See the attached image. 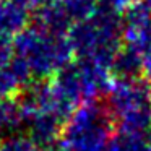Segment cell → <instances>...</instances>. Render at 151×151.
Returning <instances> with one entry per match:
<instances>
[{
  "instance_id": "1",
  "label": "cell",
  "mask_w": 151,
  "mask_h": 151,
  "mask_svg": "<svg viewBox=\"0 0 151 151\" xmlns=\"http://www.w3.org/2000/svg\"><path fill=\"white\" fill-rule=\"evenodd\" d=\"M13 54L28 68L31 78H46L68 63L73 49L63 33L37 23V26L28 28L15 37Z\"/></svg>"
},
{
  "instance_id": "2",
  "label": "cell",
  "mask_w": 151,
  "mask_h": 151,
  "mask_svg": "<svg viewBox=\"0 0 151 151\" xmlns=\"http://www.w3.org/2000/svg\"><path fill=\"white\" fill-rule=\"evenodd\" d=\"M115 122L107 107L86 102L62 130L63 151H111Z\"/></svg>"
},
{
  "instance_id": "3",
  "label": "cell",
  "mask_w": 151,
  "mask_h": 151,
  "mask_svg": "<svg viewBox=\"0 0 151 151\" xmlns=\"http://www.w3.org/2000/svg\"><path fill=\"white\" fill-rule=\"evenodd\" d=\"M107 109L124 133H143L151 125V86L145 78L117 76L109 88Z\"/></svg>"
},
{
  "instance_id": "4",
  "label": "cell",
  "mask_w": 151,
  "mask_h": 151,
  "mask_svg": "<svg viewBox=\"0 0 151 151\" xmlns=\"http://www.w3.org/2000/svg\"><path fill=\"white\" fill-rule=\"evenodd\" d=\"M29 8L21 0H0V42H8L26 29Z\"/></svg>"
},
{
  "instance_id": "5",
  "label": "cell",
  "mask_w": 151,
  "mask_h": 151,
  "mask_svg": "<svg viewBox=\"0 0 151 151\" xmlns=\"http://www.w3.org/2000/svg\"><path fill=\"white\" fill-rule=\"evenodd\" d=\"M21 120L20 106L10 101V98H0V133L13 130Z\"/></svg>"
},
{
  "instance_id": "6",
  "label": "cell",
  "mask_w": 151,
  "mask_h": 151,
  "mask_svg": "<svg viewBox=\"0 0 151 151\" xmlns=\"http://www.w3.org/2000/svg\"><path fill=\"white\" fill-rule=\"evenodd\" d=\"M0 151H2V146H0Z\"/></svg>"
}]
</instances>
